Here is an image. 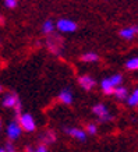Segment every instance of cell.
<instances>
[{
  "instance_id": "cell-1",
  "label": "cell",
  "mask_w": 138,
  "mask_h": 152,
  "mask_svg": "<svg viewBox=\"0 0 138 152\" xmlns=\"http://www.w3.org/2000/svg\"><path fill=\"white\" fill-rule=\"evenodd\" d=\"M18 126L21 127V130H24V131H28V133H31V131H34V130L37 129V124H35V120H34V117L29 113H21V115L18 116Z\"/></svg>"
},
{
  "instance_id": "cell-2",
  "label": "cell",
  "mask_w": 138,
  "mask_h": 152,
  "mask_svg": "<svg viewBox=\"0 0 138 152\" xmlns=\"http://www.w3.org/2000/svg\"><path fill=\"white\" fill-rule=\"evenodd\" d=\"M92 112L99 117L101 121H109V120H112V117H113V116L109 113L107 107H106L103 103H98V105H95L93 107H92Z\"/></svg>"
},
{
  "instance_id": "cell-3",
  "label": "cell",
  "mask_w": 138,
  "mask_h": 152,
  "mask_svg": "<svg viewBox=\"0 0 138 152\" xmlns=\"http://www.w3.org/2000/svg\"><path fill=\"white\" fill-rule=\"evenodd\" d=\"M56 27L60 32H74L77 29V24L69 18H60L56 24Z\"/></svg>"
},
{
  "instance_id": "cell-4",
  "label": "cell",
  "mask_w": 138,
  "mask_h": 152,
  "mask_svg": "<svg viewBox=\"0 0 138 152\" xmlns=\"http://www.w3.org/2000/svg\"><path fill=\"white\" fill-rule=\"evenodd\" d=\"M21 127L18 126V123L17 121H11V123H9V126H7V137L11 140H17L21 135Z\"/></svg>"
},
{
  "instance_id": "cell-5",
  "label": "cell",
  "mask_w": 138,
  "mask_h": 152,
  "mask_svg": "<svg viewBox=\"0 0 138 152\" xmlns=\"http://www.w3.org/2000/svg\"><path fill=\"white\" fill-rule=\"evenodd\" d=\"M64 131L69 134V135L74 137L75 140H80V141H85V140H87V134H85V131L77 129V127H69V129H64Z\"/></svg>"
},
{
  "instance_id": "cell-6",
  "label": "cell",
  "mask_w": 138,
  "mask_h": 152,
  "mask_svg": "<svg viewBox=\"0 0 138 152\" xmlns=\"http://www.w3.org/2000/svg\"><path fill=\"white\" fill-rule=\"evenodd\" d=\"M78 83L85 91H91L92 88L95 87V84H96L95 80L92 78V77H89V75H81L78 78Z\"/></svg>"
},
{
  "instance_id": "cell-7",
  "label": "cell",
  "mask_w": 138,
  "mask_h": 152,
  "mask_svg": "<svg viewBox=\"0 0 138 152\" xmlns=\"http://www.w3.org/2000/svg\"><path fill=\"white\" fill-rule=\"evenodd\" d=\"M138 34V25H133V27H127L124 29L120 31V37L124 39H133Z\"/></svg>"
},
{
  "instance_id": "cell-8",
  "label": "cell",
  "mask_w": 138,
  "mask_h": 152,
  "mask_svg": "<svg viewBox=\"0 0 138 152\" xmlns=\"http://www.w3.org/2000/svg\"><path fill=\"white\" fill-rule=\"evenodd\" d=\"M59 99L66 105H71L73 103V94L70 89H63L59 95Z\"/></svg>"
},
{
  "instance_id": "cell-9",
  "label": "cell",
  "mask_w": 138,
  "mask_h": 152,
  "mask_svg": "<svg viewBox=\"0 0 138 152\" xmlns=\"http://www.w3.org/2000/svg\"><path fill=\"white\" fill-rule=\"evenodd\" d=\"M17 103H18V98L13 95V94L6 95L4 99H3V106H6V107H14Z\"/></svg>"
},
{
  "instance_id": "cell-10",
  "label": "cell",
  "mask_w": 138,
  "mask_h": 152,
  "mask_svg": "<svg viewBox=\"0 0 138 152\" xmlns=\"http://www.w3.org/2000/svg\"><path fill=\"white\" fill-rule=\"evenodd\" d=\"M101 87H102V91H103V92H105L106 95H112V94L115 92V87L112 85V83L109 81V78L102 80Z\"/></svg>"
},
{
  "instance_id": "cell-11",
  "label": "cell",
  "mask_w": 138,
  "mask_h": 152,
  "mask_svg": "<svg viewBox=\"0 0 138 152\" xmlns=\"http://www.w3.org/2000/svg\"><path fill=\"white\" fill-rule=\"evenodd\" d=\"M113 95H116V98L117 99H120V101H123V99H127L129 98V91L126 89L124 87H116L115 88V92H113Z\"/></svg>"
},
{
  "instance_id": "cell-12",
  "label": "cell",
  "mask_w": 138,
  "mask_h": 152,
  "mask_svg": "<svg viewBox=\"0 0 138 152\" xmlns=\"http://www.w3.org/2000/svg\"><path fill=\"white\" fill-rule=\"evenodd\" d=\"M81 60H83V61H87V63H93V61H98V60H99V56H98L96 53H93V52H89V53L83 55Z\"/></svg>"
},
{
  "instance_id": "cell-13",
  "label": "cell",
  "mask_w": 138,
  "mask_h": 152,
  "mask_svg": "<svg viewBox=\"0 0 138 152\" xmlns=\"http://www.w3.org/2000/svg\"><path fill=\"white\" fill-rule=\"evenodd\" d=\"M53 29H55V24H53V21H52V20H46L45 23H43V25H42V31H43V34H52L53 32Z\"/></svg>"
},
{
  "instance_id": "cell-14",
  "label": "cell",
  "mask_w": 138,
  "mask_h": 152,
  "mask_svg": "<svg viewBox=\"0 0 138 152\" xmlns=\"http://www.w3.org/2000/svg\"><path fill=\"white\" fill-rule=\"evenodd\" d=\"M127 102H129L130 106H137L138 105V88L134 91V94H131V95L127 98Z\"/></svg>"
},
{
  "instance_id": "cell-15",
  "label": "cell",
  "mask_w": 138,
  "mask_h": 152,
  "mask_svg": "<svg viewBox=\"0 0 138 152\" xmlns=\"http://www.w3.org/2000/svg\"><path fill=\"white\" fill-rule=\"evenodd\" d=\"M109 81L112 83V85L113 87H120V84L123 83V77L120 75V74H115V75H112L110 78H109Z\"/></svg>"
},
{
  "instance_id": "cell-16",
  "label": "cell",
  "mask_w": 138,
  "mask_h": 152,
  "mask_svg": "<svg viewBox=\"0 0 138 152\" xmlns=\"http://www.w3.org/2000/svg\"><path fill=\"white\" fill-rule=\"evenodd\" d=\"M126 67L129 70H138V57H133V59L127 60Z\"/></svg>"
},
{
  "instance_id": "cell-17",
  "label": "cell",
  "mask_w": 138,
  "mask_h": 152,
  "mask_svg": "<svg viewBox=\"0 0 138 152\" xmlns=\"http://www.w3.org/2000/svg\"><path fill=\"white\" fill-rule=\"evenodd\" d=\"M43 140H45L46 142H53V141L56 140V135L53 133H50V131H49L46 135H43Z\"/></svg>"
},
{
  "instance_id": "cell-18",
  "label": "cell",
  "mask_w": 138,
  "mask_h": 152,
  "mask_svg": "<svg viewBox=\"0 0 138 152\" xmlns=\"http://www.w3.org/2000/svg\"><path fill=\"white\" fill-rule=\"evenodd\" d=\"M87 131L89 134H92V135H93V134H96L98 129H96V126H95V124H88L87 126Z\"/></svg>"
},
{
  "instance_id": "cell-19",
  "label": "cell",
  "mask_w": 138,
  "mask_h": 152,
  "mask_svg": "<svg viewBox=\"0 0 138 152\" xmlns=\"http://www.w3.org/2000/svg\"><path fill=\"white\" fill-rule=\"evenodd\" d=\"M4 4H6V7H9V9H14V7L17 6V1H15V0H6Z\"/></svg>"
},
{
  "instance_id": "cell-20",
  "label": "cell",
  "mask_w": 138,
  "mask_h": 152,
  "mask_svg": "<svg viewBox=\"0 0 138 152\" xmlns=\"http://www.w3.org/2000/svg\"><path fill=\"white\" fill-rule=\"evenodd\" d=\"M4 151L6 152H15V148L13 147V144L11 142H7L6 144V147H4Z\"/></svg>"
},
{
  "instance_id": "cell-21",
  "label": "cell",
  "mask_w": 138,
  "mask_h": 152,
  "mask_svg": "<svg viewBox=\"0 0 138 152\" xmlns=\"http://www.w3.org/2000/svg\"><path fill=\"white\" fill-rule=\"evenodd\" d=\"M35 152H47V149H46L45 145H41V147H38V149Z\"/></svg>"
},
{
  "instance_id": "cell-22",
  "label": "cell",
  "mask_w": 138,
  "mask_h": 152,
  "mask_svg": "<svg viewBox=\"0 0 138 152\" xmlns=\"http://www.w3.org/2000/svg\"><path fill=\"white\" fill-rule=\"evenodd\" d=\"M27 152H32V148H31V147H28V148H27Z\"/></svg>"
},
{
  "instance_id": "cell-23",
  "label": "cell",
  "mask_w": 138,
  "mask_h": 152,
  "mask_svg": "<svg viewBox=\"0 0 138 152\" xmlns=\"http://www.w3.org/2000/svg\"><path fill=\"white\" fill-rule=\"evenodd\" d=\"M0 24H3V17L0 15Z\"/></svg>"
},
{
  "instance_id": "cell-24",
  "label": "cell",
  "mask_w": 138,
  "mask_h": 152,
  "mask_svg": "<svg viewBox=\"0 0 138 152\" xmlns=\"http://www.w3.org/2000/svg\"><path fill=\"white\" fill-rule=\"evenodd\" d=\"M0 152H6V151H4V148H0Z\"/></svg>"
},
{
  "instance_id": "cell-25",
  "label": "cell",
  "mask_w": 138,
  "mask_h": 152,
  "mask_svg": "<svg viewBox=\"0 0 138 152\" xmlns=\"http://www.w3.org/2000/svg\"><path fill=\"white\" fill-rule=\"evenodd\" d=\"M1 91H3V87H1V85H0V92H1Z\"/></svg>"
},
{
  "instance_id": "cell-26",
  "label": "cell",
  "mask_w": 138,
  "mask_h": 152,
  "mask_svg": "<svg viewBox=\"0 0 138 152\" xmlns=\"http://www.w3.org/2000/svg\"><path fill=\"white\" fill-rule=\"evenodd\" d=\"M0 129H1V120H0Z\"/></svg>"
}]
</instances>
